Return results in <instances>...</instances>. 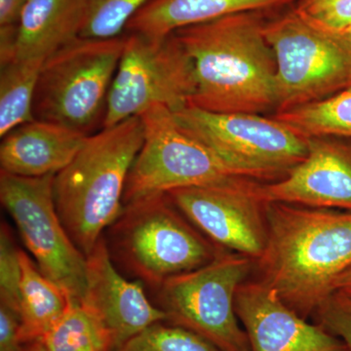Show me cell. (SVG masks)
<instances>
[{
    "label": "cell",
    "instance_id": "obj_1",
    "mask_svg": "<svg viewBox=\"0 0 351 351\" xmlns=\"http://www.w3.org/2000/svg\"><path fill=\"white\" fill-rule=\"evenodd\" d=\"M276 12L232 14L174 32L195 66L196 91L189 105L213 112L276 113V58L265 34Z\"/></svg>",
    "mask_w": 351,
    "mask_h": 351
},
{
    "label": "cell",
    "instance_id": "obj_2",
    "mask_svg": "<svg viewBox=\"0 0 351 351\" xmlns=\"http://www.w3.org/2000/svg\"><path fill=\"white\" fill-rule=\"evenodd\" d=\"M265 213L269 239L257 261L258 280L307 319L351 269V211L269 202Z\"/></svg>",
    "mask_w": 351,
    "mask_h": 351
},
{
    "label": "cell",
    "instance_id": "obj_3",
    "mask_svg": "<svg viewBox=\"0 0 351 351\" xmlns=\"http://www.w3.org/2000/svg\"><path fill=\"white\" fill-rule=\"evenodd\" d=\"M144 143L140 117L88 136L54 179L58 215L78 249L89 255L123 210L127 178Z\"/></svg>",
    "mask_w": 351,
    "mask_h": 351
},
{
    "label": "cell",
    "instance_id": "obj_4",
    "mask_svg": "<svg viewBox=\"0 0 351 351\" xmlns=\"http://www.w3.org/2000/svg\"><path fill=\"white\" fill-rule=\"evenodd\" d=\"M113 263L149 287L211 262L213 243L173 204L167 193L125 205L104 233Z\"/></svg>",
    "mask_w": 351,
    "mask_h": 351
},
{
    "label": "cell",
    "instance_id": "obj_5",
    "mask_svg": "<svg viewBox=\"0 0 351 351\" xmlns=\"http://www.w3.org/2000/svg\"><path fill=\"white\" fill-rule=\"evenodd\" d=\"M265 34L276 58V113L351 88V32L318 24L292 5L269 18Z\"/></svg>",
    "mask_w": 351,
    "mask_h": 351
},
{
    "label": "cell",
    "instance_id": "obj_6",
    "mask_svg": "<svg viewBox=\"0 0 351 351\" xmlns=\"http://www.w3.org/2000/svg\"><path fill=\"white\" fill-rule=\"evenodd\" d=\"M125 43L75 38L44 62L34 99V119L90 136L103 128L108 92Z\"/></svg>",
    "mask_w": 351,
    "mask_h": 351
},
{
    "label": "cell",
    "instance_id": "obj_7",
    "mask_svg": "<svg viewBox=\"0 0 351 351\" xmlns=\"http://www.w3.org/2000/svg\"><path fill=\"white\" fill-rule=\"evenodd\" d=\"M253 262L221 248L207 265L171 277L156 290V306L165 313V322L199 335L221 351H250L235 295Z\"/></svg>",
    "mask_w": 351,
    "mask_h": 351
},
{
    "label": "cell",
    "instance_id": "obj_8",
    "mask_svg": "<svg viewBox=\"0 0 351 351\" xmlns=\"http://www.w3.org/2000/svg\"><path fill=\"white\" fill-rule=\"evenodd\" d=\"M174 114L189 135L248 179H282L307 154L306 138L274 117L208 112L191 105Z\"/></svg>",
    "mask_w": 351,
    "mask_h": 351
},
{
    "label": "cell",
    "instance_id": "obj_9",
    "mask_svg": "<svg viewBox=\"0 0 351 351\" xmlns=\"http://www.w3.org/2000/svg\"><path fill=\"white\" fill-rule=\"evenodd\" d=\"M138 117L144 127V143L127 178L123 207L174 189L244 178L189 135L166 106L156 104Z\"/></svg>",
    "mask_w": 351,
    "mask_h": 351
},
{
    "label": "cell",
    "instance_id": "obj_10",
    "mask_svg": "<svg viewBox=\"0 0 351 351\" xmlns=\"http://www.w3.org/2000/svg\"><path fill=\"white\" fill-rule=\"evenodd\" d=\"M195 91L193 60L174 32L163 38L126 34L103 128L138 117L156 104L177 112L189 105Z\"/></svg>",
    "mask_w": 351,
    "mask_h": 351
},
{
    "label": "cell",
    "instance_id": "obj_11",
    "mask_svg": "<svg viewBox=\"0 0 351 351\" xmlns=\"http://www.w3.org/2000/svg\"><path fill=\"white\" fill-rule=\"evenodd\" d=\"M55 176L27 178L0 171V200L44 276L82 300L86 291L87 258L58 215Z\"/></svg>",
    "mask_w": 351,
    "mask_h": 351
},
{
    "label": "cell",
    "instance_id": "obj_12",
    "mask_svg": "<svg viewBox=\"0 0 351 351\" xmlns=\"http://www.w3.org/2000/svg\"><path fill=\"white\" fill-rule=\"evenodd\" d=\"M261 182L233 178L221 184L174 189L173 204L202 234L226 250L257 261L269 239Z\"/></svg>",
    "mask_w": 351,
    "mask_h": 351
},
{
    "label": "cell",
    "instance_id": "obj_13",
    "mask_svg": "<svg viewBox=\"0 0 351 351\" xmlns=\"http://www.w3.org/2000/svg\"><path fill=\"white\" fill-rule=\"evenodd\" d=\"M235 309L250 351H350L343 339L307 322L263 281L239 286Z\"/></svg>",
    "mask_w": 351,
    "mask_h": 351
},
{
    "label": "cell",
    "instance_id": "obj_14",
    "mask_svg": "<svg viewBox=\"0 0 351 351\" xmlns=\"http://www.w3.org/2000/svg\"><path fill=\"white\" fill-rule=\"evenodd\" d=\"M86 258V291L80 302L107 332L112 351L154 323L166 320L165 313L147 299L142 282H132L120 274L104 237Z\"/></svg>",
    "mask_w": 351,
    "mask_h": 351
},
{
    "label": "cell",
    "instance_id": "obj_15",
    "mask_svg": "<svg viewBox=\"0 0 351 351\" xmlns=\"http://www.w3.org/2000/svg\"><path fill=\"white\" fill-rule=\"evenodd\" d=\"M306 140V158L282 179L261 182V197L265 203L351 211V147L341 138Z\"/></svg>",
    "mask_w": 351,
    "mask_h": 351
},
{
    "label": "cell",
    "instance_id": "obj_16",
    "mask_svg": "<svg viewBox=\"0 0 351 351\" xmlns=\"http://www.w3.org/2000/svg\"><path fill=\"white\" fill-rule=\"evenodd\" d=\"M87 137L68 127L34 119L1 138V171L27 178L56 175L75 158Z\"/></svg>",
    "mask_w": 351,
    "mask_h": 351
},
{
    "label": "cell",
    "instance_id": "obj_17",
    "mask_svg": "<svg viewBox=\"0 0 351 351\" xmlns=\"http://www.w3.org/2000/svg\"><path fill=\"white\" fill-rule=\"evenodd\" d=\"M298 0H151L127 25L126 34L163 38L182 27L249 11H278Z\"/></svg>",
    "mask_w": 351,
    "mask_h": 351
},
{
    "label": "cell",
    "instance_id": "obj_18",
    "mask_svg": "<svg viewBox=\"0 0 351 351\" xmlns=\"http://www.w3.org/2000/svg\"><path fill=\"white\" fill-rule=\"evenodd\" d=\"M86 0H29L18 22L15 60H46L80 38Z\"/></svg>",
    "mask_w": 351,
    "mask_h": 351
},
{
    "label": "cell",
    "instance_id": "obj_19",
    "mask_svg": "<svg viewBox=\"0 0 351 351\" xmlns=\"http://www.w3.org/2000/svg\"><path fill=\"white\" fill-rule=\"evenodd\" d=\"M20 338L24 345L36 343L63 316L69 294L44 276L38 265L20 249Z\"/></svg>",
    "mask_w": 351,
    "mask_h": 351
},
{
    "label": "cell",
    "instance_id": "obj_20",
    "mask_svg": "<svg viewBox=\"0 0 351 351\" xmlns=\"http://www.w3.org/2000/svg\"><path fill=\"white\" fill-rule=\"evenodd\" d=\"M304 138L351 140V88L325 99L272 114Z\"/></svg>",
    "mask_w": 351,
    "mask_h": 351
},
{
    "label": "cell",
    "instance_id": "obj_21",
    "mask_svg": "<svg viewBox=\"0 0 351 351\" xmlns=\"http://www.w3.org/2000/svg\"><path fill=\"white\" fill-rule=\"evenodd\" d=\"M45 60H15L0 73V136L32 121L34 99Z\"/></svg>",
    "mask_w": 351,
    "mask_h": 351
},
{
    "label": "cell",
    "instance_id": "obj_22",
    "mask_svg": "<svg viewBox=\"0 0 351 351\" xmlns=\"http://www.w3.org/2000/svg\"><path fill=\"white\" fill-rule=\"evenodd\" d=\"M38 343L44 351H112L100 323L71 295L63 316Z\"/></svg>",
    "mask_w": 351,
    "mask_h": 351
},
{
    "label": "cell",
    "instance_id": "obj_23",
    "mask_svg": "<svg viewBox=\"0 0 351 351\" xmlns=\"http://www.w3.org/2000/svg\"><path fill=\"white\" fill-rule=\"evenodd\" d=\"M117 351H221L199 335L165 321L154 323Z\"/></svg>",
    "mask_w": 351,
    "mask_h": 351
},
{
    "label": "cell",
    "instance_id": "obj_24",
    "mask_svg": "<svg viewBox=\"0 0 351 351\" xmlns=\"http://www.w3.org/2000/svg\"><path fill=\"white\" fill-rule=\"evenodd\" d=\"M151 0H86V20L80 36L114 38L125 32L129 21Z\"/></svg>",
    "mask_w": 351,
    "mask_h": 351
},
{
    "label": "cell",
    "instance_id": "obj_25",
    "mask_svg": "<svg viewBox=\"0 0 351 351\" xmlns=\"http://www.w3.org/2000/svg\"><path fill=\"white\" fill-rule=\"evenodd\" d=\"M22 265L20 249L16 246L12 232L6 223L0 228V304L19 315Z\"/></svg>",
    "mask_w": 351,
    "mask_h": 351
},
{
    "label": "cell",
    "instance_id": "obj_26",
    "mask_svg": "<svg viewBox=\"0 0 351 351\" xmlns=\"http://www.w3.org/2000/svg\"><path fill=\"white\" fill-rule=\"evenodd\" d=\"M298 12L330 29L348 31L351 27V0H298Z\"/></svg>",
    "mask_w": 351,
    "mask_h": 351
},
{
    "label": "cell",
    "instance_id": "obj_27",
    "mask_svg": "<svg viewBox=\"0 0 351 351\" xmlns=\"http://www.w3.org/2000/svg\"><path fill=\"white\" fill-rule=\"evenodd\" d=\"M316 323L345 341L351 351V302L332 294L314 313Z\"/></svg>",
    "mask_w": 351,
    "mask_h": 351
},
{
    "label": "cell",
    "instance_id": "obj_28",
    "mask_svg": "<svg viewBox=\"0 0 351 351\" xmlns=\"http://www.w3.org/2000/svg\"><path fill=\"white\" fill-rule=\"evenodd\" d=\"M0 351H27L20 338V318L17 313L0 304Z\"/></svg>",
    "mask_w": 351,
    "mask_h": 351
},
{
    "label": "cell",
    "instance_id": "obj_29",
    "mask_svg": "<svg viewBox=\"0 0 351 351\" xmlns=\"http://www.w3.org/2000/svg\"><path fill=\"white\" fill-rule=\"evenodd\" d=\"M17 32L18 24L0 27V64L1 66L15 61Z\"/></svg>",
    "mask_w": 351,
    "mask_h": 351
},
{
    "label": "cell",
    "instance_id": "obj_30",
    "mask_svg": "<svg viewBox=\"0 0 351 351\" xmlns=\"http://www.w3.org/2000/svg\"><path fill=\"white\" fill-rule=\"evenodd\" d=\"M29 0H0V27L17 25Z\"/></svg>",
    "mask_w": 351,
    "mask_h": 351
},
{
    "label": "cell",
    "instance_id": "obj_31",
    "mask_svg": "<svg viewBox=\"0 0 351 351\" xmlns=\"http://www.w3.org/2000/svg\"><path fill=\"white\" fill-rule=\"evenodd\" d=\"M334 294L345 298L351 302V269L348 270L337 284Z\"/></svg>",
    "mask_w": 351,
    "mask_h": 351
},
{
    "label": "cell",
    "instance_id": "obj_32",
    "mask_svg": "<svg viewBox=\"0 0 351 351\" xmlns=\"http://www.w3.org/2000/svg\"><path fill=\"white\" fill-rule=\"evenodd\" d=\"M27 351H44L43 348H41V346L39 345L38 341L36 343H29V345H27Z\"/></svg>",
    "mask_w": 351,
    "mask_h": 351
},
{
    "label": "cell",
    "instance_id": "obj_33",
    "mask_svg": "<svg viewBox=\"0 0 351 351\" xmlns=\"http://www.w3.org/2000/svg\"><path fill=\"white\" fill-rule=\"evenodd\" d=\"M348 31H350V32H351V27H350V29H348Z\"/></svg>",
    "mask_w": 351,
    "mask_h": 351
}]
</instances>
